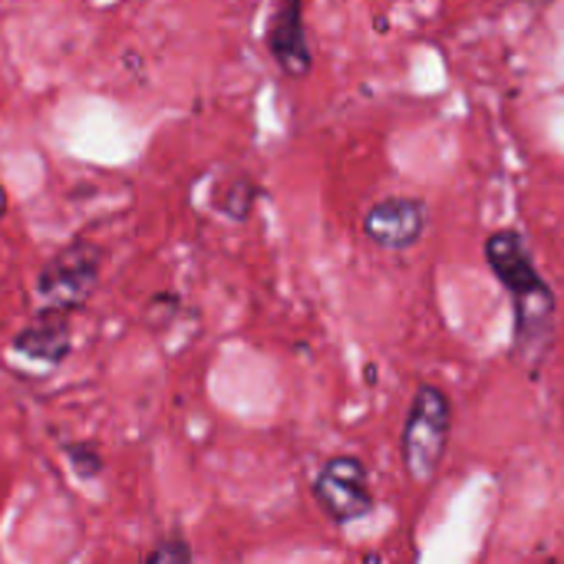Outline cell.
<instances>
[{"instance_id": "6da1fadb", "label": "cell", "mask_w": 564, "mask_h": 564, "mask_svg": "<svg viewBox=\"0 0 564 564\" xmlns=\"http://www.w3.org/2000/svg\"><path fill=\"white\" fill-rule=\"evenodd\" d=\"M486 258L496 271V278L509 288L512 304H516V344L522 354L542 350L549 334H552V317H555V294L539 274L525 241L519 231H496L486 241Z\"/></svg>"}, {"instance_id": "7a4b0ae2", "label": "cell", "mask_w": 564, "mask_h": 564, "mask_svg": "<svg viewBox=\"0 0 564 564\" xmlns=\"http://www.w3.org/2000/svg\"><path fill=\"white\" fill-rule=\"evenodd\" d=\"M449 423H453V410L446 393L436 387H420L403 423V466L410 479L433 482L446 453Z\"/></svg>"}, {"instance_id": "3957f363", "label": "cell", "mask_w": 564, "mask_h": 564, "mask_svg": "<svg viewBox=\"0 0 564 564\" xmlns=\"http://www.w3.org/2000/svg\"><path fill=\"white\" fill-rule=\"evenodd\" d=\"M99 274H102V248L93 241H73L43 264L36 278V294L43 297L46 307L73 314L93 297Z\"/></svg>"}, {"instance_id": "277c9868", "label": "cell", "mask_w": 564, "mask_h": 564, "mask_svg": "<svg viewBox=\"0 0 564 564\" xmlns=\"http://www.w3.org/2000/svg\"><path fill=\"white\" fill-rule=\"evenodd\" d=\"M324 516L337 525L357 522L373 509V492L367 482V466L357 456H334L321 466L311 486Z\"/></svg>"}, {"instance_id": "5b68a950", "label": "cell", "mask_w": 564, "mask_h": 564, "mask_svg": "<svg viewBox=\"0 0 564 564\" xmlns=\"http://www.w3.org/2000/svg\"><path fill=\"white\" fill-rule=\"evenodd\" d=\"M423 228H426V205L420 198H406V195L377 202L364 218L367 238L377 241L380 248H393V251L416 245Z\"/></svg>"}, {"instance_id": "8992f818", "label": "cell", "mask_w": 564, "mask_h": 564, "mask_svg": "<svg viewBox=\"0 0 564 564\" xmlns=\"http://www.w3.org/2000/svg\"><path fill=\"white\" fill-rule=\"evenodd\" d=\"M268 53L274 56V63L281 66L284 76L301 79L311 73L314 66V53H311V40H307V26H304V7L301 3H281L268 23L264 33Z\"/></svg>"}, {"instance_id": "52a82bcc", "label": "cell", "mask_w": 564, "mask_h": 564, "mask_svg": "<svg viewBox=\"0 0 564 564\" xmlns=\"http://www.w3.org/2000/svg\"><path fill=\"white\" fill-rule=\"evenodd\" d=\"M69 350H73V324L69 314L56 307H43L13 337V354L43 367H59L69 357Z\"/></svg>"}, {"instance_id": "ba28073f", "label": "cell", "mask_w": 564, "mask_h": 564, "mask_svg": "<svg viewBox=\"0 0 564 564\" xmlns=\"http://www.w3.org/2000/svg\"><path fill=\"white\" fill-rule=\"evenodd\" d=\"M258 198H261V188L254 185V178L235 175V178H228V182H221L215 188V198L212 202H215L218 215H225L231 221H245L251 215V208H254Z\"/></svg>"}, {"instance_id": "9c48e42d", "label": "cell", "mask_w": 564, "mask_h": 564, "mask_svg": "<svg viewBox=\"0 0 564 564\" xmlns=\"http://www.w3.org/2000/svg\"><path fill=\"white\" fill-rule=\"evenodd\" d=\"M145 564H192V545L182 532H169L152 545Z\"/></svg>"}, {"instance_id": "30bf717a", "label": "cell", "mask_w": 564, "mask_h": 564, "mask_svg": "<svg viewBox=\"0 0 564 564\" xmlns=\"http://www.w3.org/2000/svg\"><path fill=\"white\" fill-rule=\"evenodd\" d=\"M63 453H66L69 466H73V473L79 479H96L102 473V456H99L96 446H89V443H69Z\"/></svg>"}, {"instance_id": "8fae6325", "label": "cell", "mask_w": 564, "mask_h": 564, "mask_svg": "<svg viewBox=\"0 0 564 564\" xmlns=\"http://www.w3.org/2000/svg\"><path fill=\"white\" fill-rule=\"evenodd\" d=\"M3 208H7V195H3V185H0V215H3Z\"/></svg>"}]
</instances>
